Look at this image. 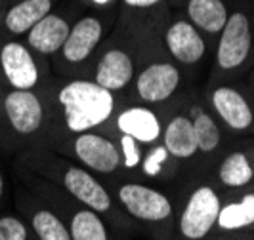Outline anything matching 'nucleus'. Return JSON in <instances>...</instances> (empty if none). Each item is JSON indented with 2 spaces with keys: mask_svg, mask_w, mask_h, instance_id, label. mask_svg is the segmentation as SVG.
Here are the masks:
<instances>
[{
  "mask_svg": "<svg viewBox=\"0 0 254 240\" xmlns=\"http://www.w3.org/2000/svg\"><path fill=\"white\" fill-rule=\"evenodd\" d=\"M48 107V132L44 147L56 141L105 126L117 111L115 94L90 78H69L58 82L56 76L42 86Z\"/></svg>",
  "mask_w": 254,
  "mask_h": 240,
  "instance_id": "obj_1",
  "label": "nucleus"
},
{
  "mask_svg": "<svg viewBox=\"0 0 254 240\" xmlns=\"http://www.w3.org/2000/svg\"><path fill=\"white\" fill-rule=\"evenodd\" d=\"M15 170H23L38 177H44L58 187L71 194L75 200L98 212L103 219L109 217L117 223L123 221L117 202L107 187L84 166L71 162L64 154L56 152L50 147L35 145L17 152Z\"/></svg>",
  "mask_w": 254,
  "mask_h": 240,
  "instance_id": "obj_2",
  "label": "nucleus"
},
{
  "mask_svg": "<svg viewBox=\"0 0 254 240\" xmlns=\"http://www.w3.org/2000/svg\"><path fill=\"white\" fill-rule=\"evenodd\" d=\"M0 122L2 149L19 152L42 145L48 132V107L42 90H6Z\"/></svg>",
  "mask_w": 254,
  "mask_h": 240,
  "instance_id": "obj_3",
  "label": "nucleus"
},
{
  "mask_svg": "<svg viewBox=\"0 0 254 240\" xmlns=\"http://www.w3.org/2000/svg\"><path fill=\"white\" fill-rule=\"evenodd\" d=\"M15 174L21 185L33 191L37 196H40L46 204H50L60 214L71 233V240H109L105 219L98 212L75 200L62 187H58L56 183L44 177H38L23 170H15Z\"/></svg>",
  "mask_w": 254,
  "mask_h": 240,
  "instance_id": "obj_4",
  "label": "nucleus"
},
{
  "mask_svg": "<svg viewBox=\"0 0 254 240\" xmlns=\"http://www.w3.org/2000/svg\"><path fill=\"white\" fill-rule=\"evenodd\" d=\"M130 219L153 229L159 240H170L174 206L163 191L138 181H125L117 187V200Z\"/></svg>",
  "mask_w": 254,
  "mask_h": 240,
  "instance_id": "obj_5",
  "label": "nucleus"
},
{
  "mask_svg": "<svg viewBox=\"0 0 254 240\" xmlns=\"http://www.w3.org/2000/svg\"><path fill=\"white\" fill-rule=\"evenodd\" d=\"M50 78V61L37 55L23 38L0 37V82L4 88L38 90Z\"/></svg>",
  "mask_w": 254,
  "mask_h": 240,
  "instance_id": "obj_6",
  "label": "nucleus"
},
{
  "mask_svg": "<svg viewBox=\"0 0 254 240\" xmlns=\"http://www.w3.org/2000/svg\"><path fill=\"white\" fill-rule=\"evenodd\" d=\"M60 154L75 158L76 164L84 166L96 176H111L121 170V147L119 141L98 130H90L75 136H67L52 145Z\"/></svg>",
  "mask_w": 254,
  "mask_h": 240,
  "instance_id": "obj_7",
  "label": "nucleus"
},
{
  "mask_svg": "<svg viewBox=\"0 0 254 240\" xmlns=\"http://www.w3.org/2000/svg\"><path fill=\"white\" fill-rule=\"evenodd\" d=\"M222 208L218 192L210 185H199L190 192L176 221V233L182 240H204L212 229Z\"/></svg>",
  "mask_w": 254,
  "mask_h": 240,
  "instance_id": "obj_8",
  "label": "nucleus"
},
{
  "mask_svg": "<svg viewBox=\"0 0 254 240\" xmlns=\"http://www.w3.org/2000/svg\"><path fill=\"white\" fill-rule=\"evenodd\" d=\"M103 21L98 15H82L76 21H73L71 33L65 40L64 48L50 61V67L60 73H71L73 69L80 67L88 61L98 50L103 38Z\"/></svg>",
  "mask_w": 254,
  "mask_h": 240,
  "instance_id": "obj_9",
  "label": "nucleus"
},
{
  "mask_svg": "<svg viewBox=\"0 0 254 240\" xmlns=\"http://www.w3.org/2000/svg\"><path fill=\"white\" fill-rule=\"evenodd\" d=\"M13 200L15 210L25 217L37 240H71V233L60 214L19 181L13 187Z\"/></svg>",
  "mask_w": 254,
  "mask_h": 240,
  "instance_id": "obj_10",
  "label": "nucleus"
},
{
  "mask_svg": "<svg viewBox=\"0 0 254 240\" xmlns=\"http://www.w3.org/2000/svg\"><path fill=\"white\" fill-rule=\"evenodd\" d=\"M182 84V73L170 61H153L134 76V94L143 105H157L170 99Z\"/></svg>",
  "mask_w": 254,
  "mask_h": 240,
  "instance_id": "obj_11",
  "label": "nucleus"
},
{
  "mask_svg": "<svg viewBox=\"0 0 254 240\" xmlns=\"http://www.w3.org/2000/svg\"><path fill=\"white\" fill-rule=\"evenodd\" d=\"M220 33L222 37L218 42L216 63L224 71H233L245 63L251 51L253 33H251L249 17L241 12H235L228 17L226 25Z\"/></svg>",
  "mask_w": 254,
  "mask_h": 240,
  "instance_id": "obj_12",
  "label": "nucleus"
},
{
  "mask_svg": "<svg viewBox=\"0 0 254 240\" xmlns=\"http://www.w3.org/2000/svg\"><path fill=\"white\" fill-rule=\"evenodd\" d=\"M136 61L132 57V53L125 48H107L102 51V55L98 57V61L94 65V73L92 78L96 84H100L102 88L109 92H123V90L132 84L134 76H136Z\"/></svg>",
  "mask_w": 254,
  "mask_h": 240,
  "instance_id": "obj_13",
  "label": "nucleus"
},
{
  "mask_svg": "<svg viewBox=\"0 0 254 240\" xmlns=\"http://www.w3.org/2000/svg\"><path fill=\"white\" fill-rule=\"evenodd\" d=\"M71 27H73V21L67 15L58 10H52L27 33L23 40L37 55L52 61L64 48L65 40L71 33Z\"/></svg>",
  "mask_w": 254,
  "mask_h": 240,
  "instance_id": "obj_14",
  "label": "nucleus"
},
{
  "mask_svg": "<svg viewBox=\"0 0 254 240\" xmlns=\"http://www.w3.org/2000/svg\"><path fill=\"white\" fill-rule=\"evenodd\" d=\"M115 130L121 136L136 139L141 145H153L163 136V124L149 105H128L113 114Z\"/></svg>",
  "mask_w": 254,
  "mask_h": 240,
  "instance_id": "obj_15",
  "label": "nucleus"
},
{
  "mask_svg": "<svg viewBox=\"0 0 254 240\" xmlns=\"http://www.w3.org/2000/svg\"><path fill=\"white\" fill-rule=\"evenodd\" d=\"M166 51L182 65L199 63L206 53V42L190 19H176L165 31Z\"/></svg>",
  "mask_w": 254,
  "mask_h": 240,
  "instance_id": "obj_16",
  "label": "nucleus"
},
{
  "mask_svg": "<svg viewBox=\"0 0 254 240\" xmlns=\"http://www.w3.org/2000/svg\"><path fill=\"white\" fill-rule=\"evenodd\" d=\"M58 0H15L4 8L0 37L23 38L42 17L56 8Z\"/></svg>",
  "mask_w": 254,
  "mask_h": 240,
  "instance_id": "obj_17",
  "label": "nucleus"
},
{
  "mask_svg": "<svg viewBox=\"0 0 254 240\" xmlns=\"http://www.w3.org/2000/svg\"><path fill=\"white\" fill-rule=\"evenodd\" d=\"M210 103L214 113L228 124L231 130H247L253 124V111L249 107L247 99L237 90L229 86H220L210 94Z\"/></svg>",
  "mask_w": 254,
  "mask_h": 240,
  "instance_id": "obj_18",
  "label": "nucleus"
},
{
  "mask_svg": "<svg viewBox=\"0 0 254 240\" xmlns=\"http://www.w3.org/2000/svg\"><path fill=\"white\" fill-rule=\"evenodd\" d=\"M163 145L176 160H190L197 154V139L190 114H174L163 130Z\"/></svg>",
  "mask_w": 254,
  "mask_h": 240,
  "instance_id": "obj_19",
  "label": "nucleus"
},
{
  "mask_svg": "<svg viewBox=\"0 0 254 240\" xmlns=\"http://www.w3.org/2000/svg\"><path fill=\"white\" fill-rule=\"evenodd\" d=\"M188 19L199 31L216 35L228 21V8L224 0H188Z\"/></svg>",
  "mask_w": 254,
  "mask_h": 240,
  "instance_id": "obj_20",
  "label": "nucleus"
},
{
  "mask_svg": "<svg viewBox=\"0 0 254 240\" xmlns=\"http://www.w3.org/2000/svg\"><path fill=\"white\" fill-rule=\"evenodd\" d=\"M190 116L191 122H193L195 139H197V151L203 152V154L214 152L220 145V141H222V134H220L216 120L199 105L191 107Z\"/></svg>",
  "mask_w": 254,
  "mask_h": 240,
  "instance_id": "obj_21",
  "label": "nucleus"
},
{
  "mask_svg": "<svg viewBox=\"0 0 254 240\" xmlns=\"http://www.w3.org/2000/svg\"><path fill=\"white\" fill-rule=\"evenodd\" d=\"M251 225H254V194H247L239 202H229L220 208L216 219L220 231H237Z\"/></svg>",
  "mask_w": 254,
  "mask_h": 240,
  "instance_id": "obj_22",
  "label": "nucleus"
},
{
  "mask_svg": "<svg viewBox=\"0 0 254 240\" xmlns=\"http://www.w3.org/2000/svg\"><path fill=\"white\" fill-rule=\"evenodd\" d=\"M254 172L247 154L235 151L228 154L218 168V179L226 187H243L253 179Z\"/></svg>",
  "mask_w": 254,
  "mask_h": 240,
  "instance_id": "obj_23",
  "label": "nucleus"
},
{
  "mask_svg": "<svg viewBox=\"0 0 254 240\" xmlns=\"http://www.w3.org/2000/svg\"><path fill=\"white\" fill-rule=\"evenodd\" d=\"M172 160H176V158L170 156V152L166 151L163 143H153L149 151L143 152V156H141V174L149 179H159L161 176H165Z\"/></svg>",
  "mask_w": 254,
  "mask_h": 240,
  "instance_id": "obj_24",
  "label": "nucleus"
},
{
  "mask_svg": "<svg viewBox=\"0 0 254 240\" xmlns=\"http://www.w3.org/2000/svg\"><path fill=\"white\" fill-rule=\"evenodd\" d=\"M0 240H37V237L19 212H4L0 214Z\"/></svg>",
  "mask_w": 254,
  "mask_h": 240,
  "instance_id": "obj_25",
  "label": "nucleus"
},
{
  "mask_svg": "<svg viewBox=\"0 0 254 240\" xmlns=\"http://www.w3.org/2000/svg\"><path fill=\"white\" fill-rule=\"evenodd\" d=\"M119 147H121V168L123 170H136L141 164V143L136 139L119 134Z\"/></svg>",
  "mask_w": 254,
  "mask_h": 240,
  "instance_id": "obj_26",
  "label": "nucleus"
},
{
  "mask_svg": "<svg viewBox=\"0 0 254 240\" xmlns=\"http://www.w3.org/2000/svg\"><path fill=\"white\" fill-rule=\"evenodd\" d=\"M163 0H123V4L132 8V10H149L153 6L161 4Z\"/></svg>",
  "mask_w": 254,
  "mask_h": 240,
  "instance_id": "obj_27",
  "label": "nucleus"
},
{
  "mask_svg": "<svg viewBox=\"0 0 254 240\" xmlns=\"http://www.w3.org/2000/svg\"><path fill=\"white\" fill-rule=\"evenodd\" d=\"M8 192H10V187H8V179H6L4 172H2V168H0V210H2V208H4V204H6Z\"/></svg>",
  "mask_w": 254,
  "mask_h": 240,
  "instance_id": "obj_28",
  "label": "nucleus"
},
{
  "mask_svg": "<svg viewBox=\"0 0 254 240\" xmlns=\"http://www.w3.org/2000/svg\"><path fill=\"white\" fill-rule=\"evenodd\" d=\"M12 2H15V0H0V8L4 10V8H6V6H10Z\"/></svg>",
  "mask_w": 254,
  "mask_h": 240,
  "instance_id": "obj_29",
  "label": "nucleus"
},
{
  "mask_svg": "<svg viewBox=\"0 0 254 240\" xmlns=\"http://www.w3.org/2000/svg\"><path fill=\"white\" fill-rule=\"evenodd\" d=\"M4 92H6V88L2 86V82H0V107H2V97H4ZM2 124V122H0Z\"/></svg>",
  "mask_w": 254,
  "mask_h": 240,
  "instance_id": "obj_30",
  "label": "nucleus"
},
{
  "mask_svg": "<svg viewBox=\"0 0 254 240\" xmlns=\"http://www.w3.org/2000/svg\"><path fill=\"white\" fill-rule=\"evenodd\" d=\"M2 13H4V10L0 8V25H2Z\"/></svg>",
  "mask_w": 254,
  "mask_h": 240,
  "instance_id": "obj_31",
  "label": "nucleus"
},
{
  "mask_svg": "<svg viewBox=\"0 0 254 240\" xmlns=\"http://www.w3.org/2000/svg\"><path fill=\"white\" fill-rule=\"evenodd\" d=\"M220 240H237V239H220Z\"/></svg>",
  "mask_w": 254,
  "mask_h": 240,
  "instance_id": "obj_32",
  "label": "nucleus"
}]
</instances>
